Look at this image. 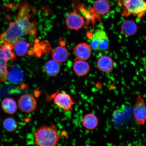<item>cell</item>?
Segmentation results:
<instances>
[{
    "label": "cell",
    "instance_id": "6da1fadb",
    "mask_svg": "<svg viewBox=\"0 0 146 146\" xmlns=\"http://www.w3.org/2000/svg\"><path fill=\"white\" fill-rule=\"evenodd\" d=\"M17 19L0 35V41L3 43L13 44L24 36H35L37 33L36 22L31 20L36 12L35 7L25 1L20 4Z\"/></svg>",
    "mask_w": 146,
    "mask_h": 146
},
{
    "label": "cell",
    "instance_id": "7a4b0ae2",
    "mask_svg": "<svg viewBox=\"0 0 146 146\" xmlns=\"http://www.w3.org/2000/svg\"><path fill=\"white\" fill-rule=\"evenodd\" d=\"M60 139L57 127L54 124L38 128L34 135V143L37 146H56Z\"/></svg>",
    "mask_w": 146,
    "mask_h": 146
},
{
    "label": "cell",
    "instance_id": "3957f363",
    "mask_svg": "<svg viewBox=\"0 0 146 146\" xmlns=\"http://www.w3.org/2000/svg\"><path fill=\"white\" fill-rule=\"evenodd\" d=\"M116 3L124 17L133 15L141 19L146 13L145 0H116Z\"/></svg>",
    "mask_w": 146,
    "mask_h": 146
},
{
    "label": "cell",
    "instance_id": "277c9868",
    "mask_svg": "<svg viewBox=\"0 0 146 146\" xmlns=\"http://www.w3.org/2000/svg\"><path fill=\"white\" fill-rule=\"evenodd\" d=\"M90 45L91 48L95 51L107 50L109 48L110 42L105 31L101 29H96L93 34Z\"/></svg>",
    "mask_w": 146,
    "mask_h": 146
},
{
    "label": "cell",
    "instance_id": "5b68a950",
    "mask_svg": "<svg viewBox=\"0 0 146 146\" xmlns=\"http://www.w3.org/2000/svg\"><path fill=\"white\" fill-rule=\"evenodd\" d=\"M133 113L135 119L139 125H145L146 121V105L145 100L140 95L137 98L133 107Z\"/></svg>",
    "mask_w": 146,
    "mask_h": 146
},
{
    "label": "cell",
    "instance_id": "8992f818",
    "mask_svg": "<svg viewBox=\"0 0 146 146\" xmlns=\"http://www.w3.org/2000/svg\"><path fill=\"white\" fill-rule=\"evenodd\" d=\"M17 104L22 112L28 113L35 110L37 106V102L35 98L31 95L25 94L20 97Z\"/></svg>",
    "mask_w": 146,
    "mask_h": 146
},
{
    "label": "cell",
    "instance_id": "52a82bcc",
    "mask_svg": "<svg viewBox=\"0 0 146 146\" xmlns=\"http://www.w3.org/2000/svg\"><path fill=\"white\" fill-rule=\"evenodd\" d=\"M54 102L56 106L65 111H72L73 106L76 104L70 95L63 92L56 94L54 98Z\"/></svg>",
    "mask_w": 146,
    "mask_h": 146
},
{
    "label": "cell",
    "instance_id": "ba28073f",
    "mask_svg": "<svg viewBox=\"0 0 146 146\" xmlns=\"http://www.w3.org/2000/svg\"><path fill=\"white\" fill-rule=\"evenodd\" d=\"M66 26L70 30L77 31L83 27L85 23L84 17L76 12L69 13L65 19Z\"/></svg>",
    "mask_w": 146,
    "mask_h": 146
},
{
    "label": "cell",
    "instance_id": "9c48e42d",
    "mask_svg": "<svg viewBox=\"0 0 146 146\" xmlns=\"http://www.w3.org/2000/svg\"><path fill=\"white\" fill-rule=\"evenodd\" d=\"M74 53L78 60L86 61L90 57L92 53V48L87 43H81L74 47Z\"/></svg>",
    "mask_w": 146,
    "mask_h": 146
},
{
    "label": "cell",
    "instance_id": "30bf717a",
    "mask_svg": "<svg viewBox=\"0 0 146 146\" xmlns=\"http://www.w3.org/2000/svg\"><path fill=\"white\" fill-rule=\"evenodd\" d=\"M23 72L21 69L17 65L11 66L8 71L7 80L11 83L18 84L23 81Z\"/></svg>",
    "mask_w": 146,
    "mask_h": 146
},
{
    "label": "cell",
    "instance_id": "8fae6325",
    "mask_svg": "<svg viewBox=\"0 0 146 146\" xmlns=\"http://www.w3.org/2000/svg\"><path fill=\"white\" fill-rule=\"evenodd\" d=\"M110 9V4L107 0H96L92 10L96 15L102 16L108 13Z\"/></svg>",
    "mask_w": 146,
    "mask_h": 146
},
{
    "label": "cell",
    "instance_id": "7c38bea8",
    "mask_svg": "<svg viewBox=\"0 0 146 146\" xmlns=\"http://www.w3.org/2000/svg\"><path fill=\"white\" fill-rule=\"evenodd\" d=\"M69 53L67 48L63 46L56 47L52 51V57L53 60L59 63H63L67 61Z\"/></svg>",
    "mask_w": 146,
    "mask_h": 146
},
{
    "label": "cell",
    "instance_id": "4fadbf2b",
    "mask_svg": "<svg viewBox=\"0 0 146 146\" xmlns=\"http://www.w3.org/2000/svg\"><path fill=\"white\" fill-rule=\"evenodd\" d=\"M98 68L104 72H110L113 67V61L112 58L108 56H101L98 59L97 63Z\"/></svg>",
    "mask_w": 146,
    "mask_h": 146
},
{
    "label": "cell",
    "instance_id": "5bb4252c",
    "mask_svg": "<svg viewBox=\"0 0 146 146\" xmlns=\"http://www.w3.org/2000/svg\"><path fill=\"white\" fill-rule=\"evenodd\" d=\"M73 69L76 75L82 76L88 74L90 70L89 64L86 61L78 60L73 64Z\"/></svg>",
    "mask_w": 146,
    "mask_h": 146
},
{
    "label": "cell",
    "instance_id": "9a60e30c",
    "mask_svg": "<svg viewBox=\"0 0 146 146\" xmlns=\"http://www.w3.org/2000/svg\"><path fill=\"white\" fill-rule=\"evenodd\" d=\"M82 124L86 129L88 130H94L98 125V118L92 113H89L84 116L82 119Z\"/></svg>",
    "mask_w": 146,
    "mask_h": 146
},
{
    "label": "cell",
    "instance_id": "2e32d148",
    "mask_svg": "<svg viewBox=\"0 0 146 146\" xmlns=\"http://www.w3.org/2000/svg\"><path fill=\"white\" fill-rule=\"evenodd\" d=\"M13 45L10 43H3L0 45V56L7 61H13L15 59V55L12 52Z\"/></svg>",
    "mask_w": 146,
    "mask_h": 146
},
{
    "label": "cell",
    "instance_id": "e0dca14e",
    "mask_svg": "<svg viewBox=\"0 0 146 146\" xmlns=\"http://www.w3.org/2000/svg\"><path fill=\"white\" fill-rule=\"evenodd\" d=\"M1 106L3 110L6 113L13 114L17 111L18 104L13 99L7 98L1 102Z\"/></svg>",
    "mask_w": 146,
    "mask_h": 146
},
{
    "label": "cell",
    "instance_id": "ac0fdd59",
    "mask_svg": "<svg viewBox=\"0 0 146 146\" xmlns=\"http://www.w3.org/2000/svg\"><path fill=\"white\" fill-rule=\"evenodd\" d=\"M44 70L47 76H54L59 74L60 66L59 63L54 60H50L45 64Z\"/></svg>",
    "mask_w": 146,
    "mask_h": 146
},
{
    "label": "cell",
    "instance_id": "d6986e66",
    "mask_svg": "<svg viewBox=\"0 0 146 146\" xmlns=\"http://www.w3.org/2000/svg\"><path fill=\"white\" fill-rule=\"evenodd\" d=\"M13 45L15 52L20 56H23L26 54L30 47V43L23 40H18Z\"/></svg>",
    "mask_w": 146,
    "mask_h": 146
},
{
    "label": "cell",
    "instance_id": "ffe728a7",
    "mask_svg": "<svg viewBox=\"0 0 146 146\" xmlns=\"http://www.w3.org/2000/svg\"><path fill=\"white\" fill-rule=\"evenodd\" d=\"M122 32L125 35L131 36L134 35L137 31V26L135 23L131 20L124 21L121 25Z\"/></svg>",
    "mask_w": 146,
    "mask_h": 146
},
{
    "label": "cell",
    "instance_id": "44dd1931",
    "mask_svg": "<svg viewBox=\"0 0 146 146\" xmlns=\"http://www.w3.org/2000/svg\"><path fill=\"white\" fill-rule=\"evenodd\" d=\"M3 126L5 130L8 132H13L17 128V122L11 117L5 118L3 122Z\"/></svg>",
    "mask_w": 146,
    "mask_h": 146
},
{
    "label": "cell",
    "instance_id": "7402d4cb",
    "mask_svg": "<svg viewBox=\"0 0 146 146\" xmlns=\"http://www.w3.org/2000/svg\"><path fill=\"white\" fill-rule=\"evenodd\" d=\"M8 61L0 56V82H2L7 80L8 68Z\"/></svg>",
    "mask_w": 146,
    "mask_h": 146
},
{
    "label": "cell",
    "instance_id": "603a6c76",
    "mask_svg": "<svg viewBox=\"0 0 146 146\" xmlns=\"http://www.w3.org/2000/svg\"></svg>",
    "mask_w": 146,
    "mask_h": 146
}]
</instances>
